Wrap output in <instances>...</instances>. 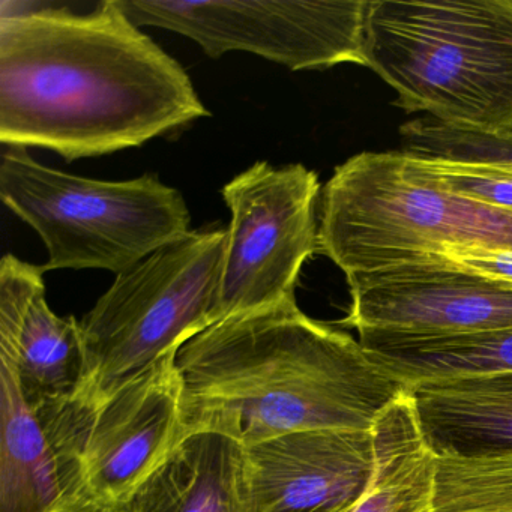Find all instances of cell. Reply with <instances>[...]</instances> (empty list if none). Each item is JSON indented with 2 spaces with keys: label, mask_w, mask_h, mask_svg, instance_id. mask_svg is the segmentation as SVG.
<instances>
[{
  "label": "cell",
  "mask_w": 512,
  "mask_h": 512,
  "mask_svg": "<svg viewBox=\"0 0 512 512\" xmlns=\"http://www.w3.org/2000/svg\"><path fill=\"white\" fill-rule=\"evenodd\" d=\"M0 14V142L65 161L139 148L208 118L182 65L121 10Z\"/></svg>",
  "instance_id": "cell-1"
},
{
  "label": "cell",
  "mask_w": 512,
  "mask_h": 512,
  "mask_svg": "<svg viewBox=\"0 0 512 512\" xmlns=\"http://www.w3.org/2000/svg\"><path fill=\"white\" fill-rule=\"evenodd\" d=\"M187 434L250 446L322 428L373 430L407 391L359 340L295 296L209 326L179 349Z\"/></svg>",
  "instance_id": "cell-2"
},
{
  "label": "cell",
  "mask_w": 512,
  "mask_h": 512,
  "mask_svg": "<svg viewBox=\"0 0 512 512\" xmlns=\"http://www.w3.org/2000/svg\"><path fill=\"white\" fill-rule=\"evenodd\" d=\"M364 61L404 112L512 139V0H368Z\"/></svg>",
  "instance_id": "cell-3"
},
{
  "label": "cell",
  "mask_w": 512,
  "mask_h": 512,
  "mask_svg": "<svg viewBox=\"0 0 512 512\" xmlns=\"http://www.w3.org/2000/svg\"><path fill=\"white\" fill-rule=\"evenodd\" d=\"M319 205V253L346 277L448 248L512 251V212L437 187L403 151L353 155L326 182Z\"/></svg>",
  "instance_id": "cell-4"
},
{
  "label": "cell",
  "mask_w": 512,
  "mask_h": 512,
  "mask_svg": "<svg viewBox=\"0 0 512 512\" xmlns=\"http://www.w3.org/2000/svg\"><path fill=\"white\" fill-rule=\"evenodd\" d=\"M0 199L43 239L44 272L119 275L193 230L181 191L154 173L128 181L82 178L16 146H4L0 155Z\"/></svg>",
  "instance_id": "cell-5"
},
{
  "label": "cell",
  "mask_w": 512,
  "mask_h": 512,
  "mask_svg": "<svg viewBox=\"0 0 512 512\" xmlns=\"http://www.w3.org/2000/svg\"><path fill=\"white\" fill-rule=\"evenodd\" d=\"M227 229L191 230L115 283L83 317L86 373L77 397L109 395L220 322Z\"/></svg>",
  "instance_id": "cell-6"
},
{
  "label": "cell",
  "mask_w": 512,
  "mask_h": 512,
  "mask_svg": "<svg viewBox=\"0 0 512 512\" xmlns=\"http://www.w3.org/2000/svg\"><path fill=\"white\" fill-rule=\"evenodd\" d=\"M179 349L109 395H71L34 410L52 443L65 503H130L187 439Z\"/></svg>",
  "instance_id": "cell-7"
},
{
  "label": "cell",
  "mask_w": 512,
  "mask_h": 512,
  "mask_svg": "<svg viewBox=\"0 0 512 512\" xmlns=\"http://www.w3.org/2000/svg\"><path fill=\"white\" fill-rule=\"evenodd\" d=\"M139 28L190 38L212 59L247 52L292 71L365 67L368 0L170 2L118 0Z\"/></svg>",
  "instance_id": "cell-8"
},
{
  "label": "cell",
  "mask_w": 512,
  "mask_h": 512,
  "mask_svg": "<svg viewBox=\"0 0 512 512\" xmlns=\"http://www.w3.org/2000/svg\"><path fill=\"white\" fill-rule=\"evenodd\" d=\"M319 176L304 164L259 161L221 190L230 224L221 277V320L295 296L305 262L319 253Z\"/></svg>",
  "instance_id": "cell-9"
},
{
  "label": "cell",
  "mask_w": 512,
  "mask_h": 512,
  "mask_svg": "<svg viewBox=\"0 0 512 512\" xmlns=\"http://www.w3.org/2000/svg\"><path fill=\"white\" fill-rule=\"evenodd\" d=\"M344 328L448 337L512 329V286L439 263L394 266L346 277Z\"/></svg>",
  "instance_id": "cell-10"
},
{
  "label": "cell",
  "mask_w": 512,
  "mask_h": 512,
  "mask_svg": "<svg viewBox=\"0 0 512 512\" xmlns=\"http://www.w3.org/2000/svg\"><path fill=\"white\" fill-rule=\"evenodd\" d=\"M244 448L253 512H340L370 485L373 430L295 431Z\"/></svg>",
  "instance_id": "cell-11"
},
{
  "label": "cell",
  "mask_w": 512,
  "mask_h": 512,
  "mask_svg": "<svg viewBox=\"0 0 512 512\" xmlns=\"http://www.w3.org/2000/svg\"><path fill=\"white\" fill-rule=\"evenodd\" d=\"M44 274L13 254L0 260V362L32 410L76 394L86 373L82 325L50 308Z\"/></svg>",
  "instance_id": "cell-12"
},
{
  "label": "cell",
  "mask_w": 512,
  "mask_h": 512,
  "mask_svg": "<svg viewBox=\"0 0 512 512\" xmlns=\"http://www.w3.org/2000/svg\"><path fill=\"white\" fill-rule=\"evenodd\" d=\"M407 391L434 454H512V373L418 383Z\"/></svg>",
  "instance_id": "cell-13"
},
{
  "label": "cell",
  "mask_w": 512,
  "mask_h": 512,
  "mask_svg": "<svg viewBox=\"0 0 512 512\" xmlns=\"http://www.w3.org/2000/svg\"><path fill=\"white\" fill-rule=\"evenodd\" d=\"M130 503L137 512H253L244 448L221 434H191Z\"/></svg>",
  "instance_id": "cell-14"
},
{
  "label": "cell",
  "mask_w": 512,
  "mask_h": 512,
  "mask_svg": "<svg viewBox=\"0 0 512 512\" xmlns=\"http://www.w3.org/2000/svg\"><path fill=\"white\" fill-rule=\"evenodd\" d=\"M358 335L373 361L407 388L436 380L512 373V329L448 337L379 331Z\"/></svg>",
  "instance_id": "cell-15"
},
{
  "label": "cell",
  "mask_w": 512,
  "mask_h": 512,
  "mask_svg": "<svg viewBox=\"0 0 512 512\" xmlns=\"http://www.w3.org/2000/svg\"><path fill=\"white\" fill-rule=\"evenodd\" d=\"M0 383V512H53L65 499L52 443L5 365Z\"/></svg>",
  "instance_id": "cell-16"
},
{
  "label": "cell",
  "mask_w": 512,
  "mask_h": 512,
  "mask_svg": "<svg viewBox=\"0 0 512 512\" xmlns=\"http://www.w3.org/2000/svg\"><path fill=\"white\" fill-rule=\"evenodd\" d=\"M376 466L365 493L340 512H434L436 454L419 427L409 391L373 427Z\"/></svg>",
  "instance_id": "cell-17"
},
{
  "label": "cell",
  "mask_w": 512,
  "mask_h": 512,
  "mask_svg": "<svg viewBox=\"0 0 512 512\" xmlns=\"http://www.w3.org/2000/svg\"><path fill=\"white\" fill-rule=\"evenodd\" d=\"M433 511L512 512V454L436 455Z\"/></svg>",
  "instance_id": "cell-18"
},
{
  "label": "cell",
  "mask_w": 512,
  "mask_h": 512,
  "mask_svg": "<svg viewBox=\"0 0 512 512\" xmlns=\"http://www.w3.org/2000/svg\"><path fill=\"white\" fill-rule=\"evenodd\" d=\"M410 155V154H409ZM422 176L443 190L512 212V178L473 164L410 155Z\"/></svg>",
  "instance_id": "cell-19"
},
{
  "label": "cell",
  "mask_w": 512,
  "mask_h": 512,
  "mask_svg": "<svg viewBox=\"0 0 512 512\" xmlns=\"http://www.w3.org/2000/svg\"><path fill=\"white\" fill-rule=\"evenodd\" d=\"M422 262L439 263V265L481 275V277L491 278V280L512 286V251L448 248V250L440 251L439 254H434V256L415 263Z\"/></svg>",
  "instance_id": "cell-20"
},
{
  "label": "cell",
  "mask_w": 512,
  "mask_h": 512,
  "mask_svg": "<svg viewBox=\"0 0 512 512\" xmlns=\"http://www.w3.org/2000/svg\"><path fill=\"white\" fill-rule=\"evenodd\" d=\"M53 512H137L131 503H107L97 500H73Z\"/></svg>",
  "instance_id": "cell-21"
}]
</instances>
